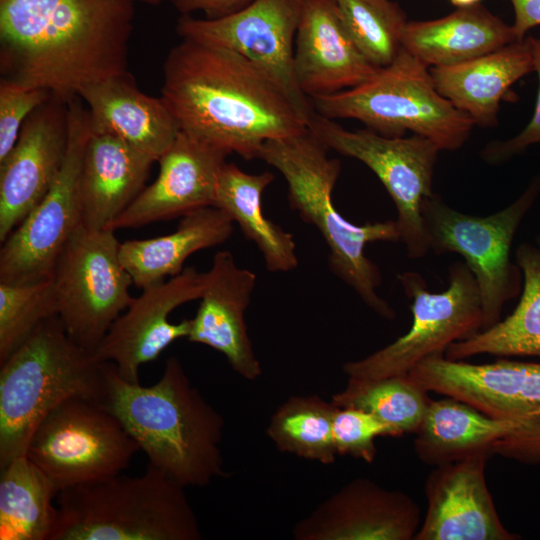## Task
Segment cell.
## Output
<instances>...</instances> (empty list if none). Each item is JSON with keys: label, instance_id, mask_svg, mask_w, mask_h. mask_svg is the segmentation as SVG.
Returning <instances> with one entry per match:
<instances>
[{"label": "cell", "instance_id": "1", "mask_svg": "<svg viewBox=\"0 0 540 540\" xmlns=\"http://www.w3.org/2000/svg\"><path fill=\"white\" fill-rule=\"evenodd\" d=\"M133 18L124 0H0L2 77L68 103L128 72Z\"/></svg>", "mask_w": 540, "mask_h": 540}, {"label": "cell", "instance_id": "2", "mask_svg": "<svg viewBox=\"0 0 540 540\" xmlns=\"http://www.w3.org/2000/svg\"><path fill=\"white\" fill-rule=\"evenodd\" d=\"M181 131L258 159L265 142L308 129L289 98L256 65L218 45L182 38L163 65L161 96Z\"/></svg>", "mask_w": 540, "mask_h": 540}, {"label": "cell", "instance_id": "3", "mask_svg": "<svg viewBox=\"0 0 540 540\" xmlns=\"http://www.w3.org/2000/svg\"><path fill=\"white\" fill-rule=\"evenodd\" d=\"M96 401L138 443L148 463L184 487H203L227 475L221 451L224 419L192 386L176 357L151 386L119 376L103 363Z\"/></svg>", "mask_w": 540, "mask_h": 540}, {"label": "cell", "instance_id": "4", "mask_svg": "<svg viewBox=\"0 0 540 540\" xmlns=\"http://www.w3.org/2000/svg\"><path fill=\"white\" fill-rule=\"evenodd\" d=\"M309 130L269 140L258 159L274 167L288 187V201L304 222L313 225L329 249L330 271L349 286L372 311L387 320L396 312L378 294L382 283L379 267L365 255L372 242H397L395 220L356 225L345 219L333 203V190L341 173L339 159Z\"/></svg>", "mask_w": 540, "mask_h": 540}, {"label": "cell", "instance_id": "5", "mask_svg": "<svg viewBox=\"0 0 540 540\" xmlns=\"http://www.w3.org/2000/svg\"><path fill=\"white\" fill-rule=\"evenodd\" d=\"M184 488L148 463L140 476L118 474L64 489L48 540H200Z\"/></svg>", "mask_w": 540, "mask_h": 540}, {"label": "cell", "instance_id": "6", "mask_svg": "<svg viewBox=\"0 0 540 540\" xmlns=\"http://www.w3.org/2000/svg\"><path fill=\"white\" fill-rule=\"evenodd\" d=\"M103 363L70 338L57 315L39 324L0 364V468L25 456L35 429L60 403L96 400Z\"/></svg>", "mask_w": 540, "mask_h": 540}, {"label": "cell", "instance_id": "7", "mask_svg": "<svg viewBox=\"0 0 540 540\" xmlns=\"http://www.w3.org/2000/svg\"><path fill=\"white\" fill-rule=\"evenodd\" d=\"M311 103L328 119H355L387 137L412 132L447 151L461 148L475 126L437 91L430 68L403 49L361 85L313 98Z\"/></svg>", "mask_w": 540, "mask_h": 540}, {"label": "cell", "instance_id": "8", "mask_svg": "<svg viewBox=\"0 0 540 540\" xmlns=\"http://www.w3.org/2000/svg\"><path fill=\"white\" fill-rule=\"evenodd\" d=\"M539 195L540 174L515 201L488 216L460 212L435 192L423 200L421 214L430 250L436 255L460 254L475 277L482 330L496 324L505 304L522 291L523 274L510 251L518 227Z\"/></svg>", "mask_w": 540, "mask_h": 540}, {"label": "cell", "instance_id": "9", "mask_svg": "<svg viewBox=\"0 0 540 540\" xmlns=\"http://www.w3.org/2000/svg\"><path fill=\"white\" fill-rule=\"evenodd\" d=\"M408 375L429 392L516 424V431L495 446L494 454L540 464V362L504 358L473 364L442 354L422 360Z\"/></svg>", "mask_w": 540, "mask_h": 540}, {"label": "cell", "instance_id": "10", "mask_svg": "<svg viewBox=\"0 0 540 540\" xmlns=\"http://www.w3.org/2000/svg\"><path fill=\"white\" fill-rule=\"evenodd\" d=\"M412 300V324L406 334L359 360L346 362L348 378L380 379L407 375L422 360L445 354L454 342L482 330V303L477 282L465 262L448 268L446 290L432 293L423 276L405 271L397 276Z\"/></svg>", "mask_w": 540, "mask_h": 540}, {"label": "cell", "instance_id": "11", "mask_svg": "<svg viewBox=\"0 0 540 540\" xmlns=\"http://www.w3.org/2000/svg\"><path fill=\"white\" fill-rule=\"evenodd\" d=\"M140 450L120 421L96 400L71 397L56 406L32 434L25 456L64 489L121 473Z\"/></svg>", "mask_w": 540, "mask_h": 540}, {"label": "cell", "instance_id": "12", "mask_svg": "<svg viewBox=\"0 0 540 540\" xmlns=\"http://www.w3.org/2000/svg\"><path fill=\"white\" fill-rule=\"evenodd\" d=\"M111 229L80 226L53 269L56 315L70 338L93 353L134 297Z\"/></svg>", "mask_w": 540, "mask_h": 540}, {"label": "cell", "instance_id": "13", "mask_svg": "<svg viewBox=\"0 0 540 540\" xmlns=\"http://www.w3.org/2000/svg\"><path fill=\"white\" fill-rule=\"evenodd\" d=\"M308 129L329 150L359 160L378 177L395 204V221L407 256H425L430 246L421 206L434 193L438 145L416 134L387 137L368 128L347 130L316 112Z\"/></svg>", "mask_w": 540, "mask_h": 540}, {"label": "cell", "instance_id": "14", "mask_svg": "<svg viewBox=\"0 0 540 540\" xmlns=\"http://www.w3.org/2000/svg\"><path fill=\"white\" fill-rule=\"evenodd\" d=\"M77 97L67 103L68 144L63 164L43 199L1 243L0 282L50 278L63 249L82 226L80 171L91 119Z\"/></svg>", "mask_w": 540, "mask_h": 540}, {"label": "cell", "instance_id": "15", "mask_svg": "<svg viewBox=\"0 0 540 540\" xmlns=\"http://www.w3.org/2000/svg\"><path fill=\"white\" fill-rule=\"evenodd\" d=\"M305 0H253L229 15L209 19L182 15L181 38L231 49L269 76L309 125L315 110L294 71L295 38Z\"/></svg>", "mask_w": 540, "mask_h": 540}, {"label": "cell", "instance_id": "16", "mask_svg": "<svg viewBox=\"0 0 540 540\" xmlns=\"http://www.w3.org/2000/svg\"><path fill=\"white\" fill-rule=\"evenodd\" d=\"M205 272L193 267L163 282L142 289L116 319L93 352L98 362L114 364L117 373L131 383L139 382V369L154 361L174 341L187 338L191 319L169 321L177 307L200 299Z\"/></svg>", "mask_w": 540, "mask_h": 540}, {"label": "cell", "instance_id": "17", "mask_svg": "<svg viewBox=\"0 0 540 540\" xmlns=\"http://www.w3.org/2000/svg\"><path fill=\"white\" fill-rule=\"evenodd\" d=\"M67 144V103L51 96L26 119L14 148L0 162L1 243L46 195Z\"/></svg>", "mask_w": 540, "mask_h": 540}, {"label": "cell", "instance_id": "18", "mask_svg": "<svg viewBox=\"0 0 540 540\" xmlns=\"http://www.w3.org/2000/svg\"><path fill=\"white\" fill-rule=\"evenodd\" d=\"M420 522L409 495L359 477L299 520L292 534L296 540H414Z\"/></svg>", "mask_w": 540, "mask_h": 540}, {"label": "cell", "instance_id": "19", "mask_svg": "<svg viewBox=\"0 0 540 540\" xmlns=\"http://www.w3.org/2000/svg\"><path fill=\"white\" fill-rule=\"evenodd\" d=\"M229 154L180 130L158 160L155 181L144 187L109 229L137 228L214 207L220 173Z\"/></svg>", "mask_w": 540, "mask_h": 540}, {"label": "cell", "instance_id": "20", "mask_svg": "<svg viewBox=\"0 0 540 540\" xmlns=\"http://www.w3.org/2000/svg\"><path fill=\"white\" fill-rule=\"evenodd\" d=\"M491 454L435 466L424 492L427 511L414 540H518L502 524L488 489L485 468Z\"/></svg>", "mask_w": 540, "mask_h": 540}, {"label": "cell", "instance_id": "21", "mask_svg": "<svg viewBox=\"0 0 540 540\" xmlns=\"http://www.w3.org/2000/svg\"><path fill=\"white\" fill-rule=\"evenodd\" d=\"M256 282V274L238 266L230 251H218L205 272L200 303L186 338L222 353L231 368L250 381L262 375L245 321Z\"/></svg>", "mask_w": 540, "mask_h": 540}, {"label": "cell", "instance_id": "22", "mask_svg": "<svg viewBox=\"0 0 540 540\" xmlns=\"http://www.w3.org/2000/svg\"><path fill=\"white\" fill-rule=\"evenodd\" d=\"M379 68L353 40L336 0H305L294 48V71L308 99L361 85Z\"/></svg>", "mask_w": 540, "mask_h": 540}, {"label": "cell", "instance_id": "23", "mask_svg": "<svg viewBox=\"0 0 540 540\" xmlns=\"http://www.w3.org/2000/svg\"><path fill=\"white\" fill-rule=\"evenodd\" d=\"M154 162L91 122L80 171L82 226L109 229L144 189Z\"/></svg>", "mask_w": 540, "mask_h": 540}, {"label": "cell", "instance_id": "24", "mask_svg": "<svg viewBox=\"0 0 540 540\" xmlns=\"http://www.w3.org/2000/svg\"><path fill=\"white\" fill-rule=\"evenodd\" d=\"M79 98L93 125L112 132L154 161L170 148L180 131L163 100L141 92L128 72L88 85Z\"/></svg>", "mask_w": 540, "mask_h": 540}, {"label": "cell", "instance_id": "25", "mask_svg": "<svg viewBox=\"0 0 540 540\" xmlns=\"http://www.w3.org/2000/svg\"><path fill=\"white\" fill-rule=\"evenodd\" d=\"M533 71L528 36L458 65L430 68L437 91L484 128L498 124L501 100L515 82Z\"/></svg>", "mask_w": 540, "mask_h": 540}, {"label": "cell", "instance_id": "26", "mask_svg": "<svg viewBox=\"0 0 540 540\" xmlns=\"http://www.w3.org/2000/svg\"><path fill=\"white\" fill-rule=\"evenodd\" d=\"M515 41L512 25L481 4L433 20L408 21L402 49L427 67L458 65Z\"/></svg>", "mask_w": 540, "mask_h": 540}, {"label": "cell", "instance_id": "27", "mask_svg": "<svg viewBox=\"0 0 540 540\" xmlns=\"http://www.w3.org/2000/svg\"><path fill=\"white\" fill-rule=\"evenodd\" d=\"M233 223L217 207L201 208L181 217L170 234L120 243L119 256L133 285L142 290L180 274L195 252L227 241Z\"/></svg>", "mask_w": 540, "mask_h": 540}, {"label": "cell", "instance_id": "28", "mask_svg": "<svg viewBox=\"0 0 540 540\" xmlns=\"http://www.w3.org/2000/svg\"><path fill=\"white\" fill-rule=\"evenodd\" d=\"M516 429L513 422L493 418L446 396L430 401L413 448L421 462L435 467L482 453L494 455L495 446Z\"/></svg>", "mask_w": 540, "mask_h": 540}, {"label": "cell", "instance_id": "29", "mask_svg": "<svg viewBox=\"0 0 540 540\" xmlns=\"http://www.w3.org/2000/svg\"><path fill=\"white\" fill-rule=\"evenodd\" d=\"M274 178L269 171L251 174L226 162L220 173L214 207L237 222L246 239L262 254L268 271L284 273L298 266V257L293 235L263 212L262 196Z\"/></svg>", "mask_w": 540, "mask_h": 540}, {"label": "cell", "instance_id": "30", "mask_svg": "<svg viewBox=\"0 0 540 540\" xmlns=\"http://www.w3.org/2000/svg\"><path fill=\"white\" fill-rule=\"evenodd\" d=\"M523 274L520 300L513 312L493 326L452 343L444 356L465 360L481 354L540 358V248L525 242L515 251Z\"/></svg>", "mask_w": 540, "mask_h": 540}, {"label": "cell", "instance_id": "31", "mask_svg": "<svg viewBox=\"0 0 540 540\" xmlns=\"http://www.w3.org/2000/svg\"><path fill=\"white\" fill-rule=\"evenodd\" d=\"M0 470V539L48 540L57 516L51 481L26 456Z\"/></svg>", "mask_w": 540, "mask_h": 540}, {"label": "cell", "instance_id": "32", "mask_svg": "<svg viewBox=\"0 0 540 540\" xmlns=\"http://www.w3.org/2000/svg\"><path fill=\"white\" fill-rule=\"evenodd\" d=\"M336 409L318 395L291 396L272 414L266 434L281 452L332 464L338 455L332 431Z\"/></svg>", "mask_w": 540, "mask_h": 540}, {"label": "cell", "instance_id": "33", "mask_svg": "<svg viewBox=\"0 0 540 540\" xmlns=\"http://www.w3.org/2000/svg\"><path fill=\"white\" fill-rule=\"evenodd\" d=\"M428 392L408 374L380 379L348 378L346 387L334 394L331 402L373 415L399 437L418 430L432 400Z\"/></svg>", "mask_w": 540, "mask_h": 540}, {"label": "cell", "instance_id": "34", "mask_svg": "<svg viewBox=\"0 0 540 540\" xmlns=\"http://www.w3.org/2000/svg\"><path fill=\"white\" fill-rule=\"evenodd\" d=\"M344 22L364 56L377 68L402 50L407 15L393 0H336Z\"/></svg>", "mask_w": 540, "mask_h": 540}, {"label": "cell", "instance_id": "35", "mask_svg": "<svg viewBox=\"0 0 540 540\" xmlns=\"http://www.w3.org/2000/svg\"><path fill=\"white\" fill-rule=\"evenodd\" d=\"M56 315L52 278L0 282V364L50 316Z\"/></svg>", "mask_w": 540, "mask_h": 540}, {"label": "cell", "instance_id": "36", "mask_svg": "<svg viewBox=\"0 0 540 540\" xmlns=\"http://www.w3.org/2000/svg\"><path fill=\"white\" fill-rule=\"evenodd\" d=\"M332 431L338 455H348L367 463L374 462L376 458L377 437H396L388 425L373 415L355 408L337 407Z\"/></svg>", "mask_w": 540, "mask_h": 540}, {"label": "cell", "instance_id": "37", "mask_svg": "<svg viewBox=\"0 0 540 540\" xmlns=\"http://www.w3.org/2000/svg\"><path fill=\"white\" fill-rule=\"evenodd\" d=\"M51 93L3 78L0 80V162L14 148L26 119Z\"/></svg>", "mask_w": 540, "mask_h": 540}, {"label": "cell", "instance_id": "38", "mask_svg": "<svg viewBox=\"0 0 540 540\" xmlns=\"http://www.w3.org/2000/svg\"><path fill=\"white\" fill-rule=\"evenodd\" d=\"M534 71L537 73L539 86L534 113L526 127L516 136L505 141H493L480 152L481 158L488 164L499 165L523 153L529 146L540 143V37H529Z\"/></svg>", "mask_w": 540, "mask_h": 540}, {"label": "cell", "instance_id": "39", "mask_svg": "<svg viewBox=\"0 0 540 540\" xmlns=\"http://www.w3.org/2000/svg\"><path fill=\"white\" fill-rule=\"evenodd\" d=\"M171 3L183 15L201 11L205 18L214 19L234 13L253 0H162Z\"/></svg>", "mask_w": 540, "mask_h": 540}, {"label": "cell", "instance_id": "40", "mask_svg": "<svg viewBox=\"0 0 540 540\" xmlns=\"http://www.w3.org/2000/svg\"><path fill=\"white\" fill-rule=\"evenodd\" d=\"M515 13L514 34L518 41L526 38L532 28L540 25V0H510Z\"/></svg>", "mask_w": 540, "mask_h": 540}, {"label": "cell", "instance_id": "41", "mask_svg": "<svg viewBox=\"0 0 540 540\" xmlns=\"http://www.w3.org/2000/svg\"><path fill=\"white\" fill-rule=\"evenodd\" d=\"M450 2L457 8H466L480 4L481 0H450Z\"/></svg>", "mask_w": 540, "mask_h": 540}, {"label": "cell", "instance_id": "42", "mask_svg": "<svg viewBox=\"0 0 540 540\" xmlns=\"http://www.w3.org/2000/svg\"><path fill=\"white\" fill-rule=\"evenodd\" d=\"M124 1H129V2H144V3H148V4H153V5H156V4H159L160 2H162V0H124Z\"/></svg>", "mask_w": 540, "mask_h": 540}, {"label": "cell", "instance_id": "43", "mask_svg": "<svg viewBox=\"0 0 540 540\" xmlns=\"http://www.w3.org/2000/svg\"><path fill=\"white\" fill-rule=\"evenodd\" d=\"M536 245L540 248V233L536 237Z\"/></svg>", "mask_w": 540, "mask_h": 540}]
</instances>
